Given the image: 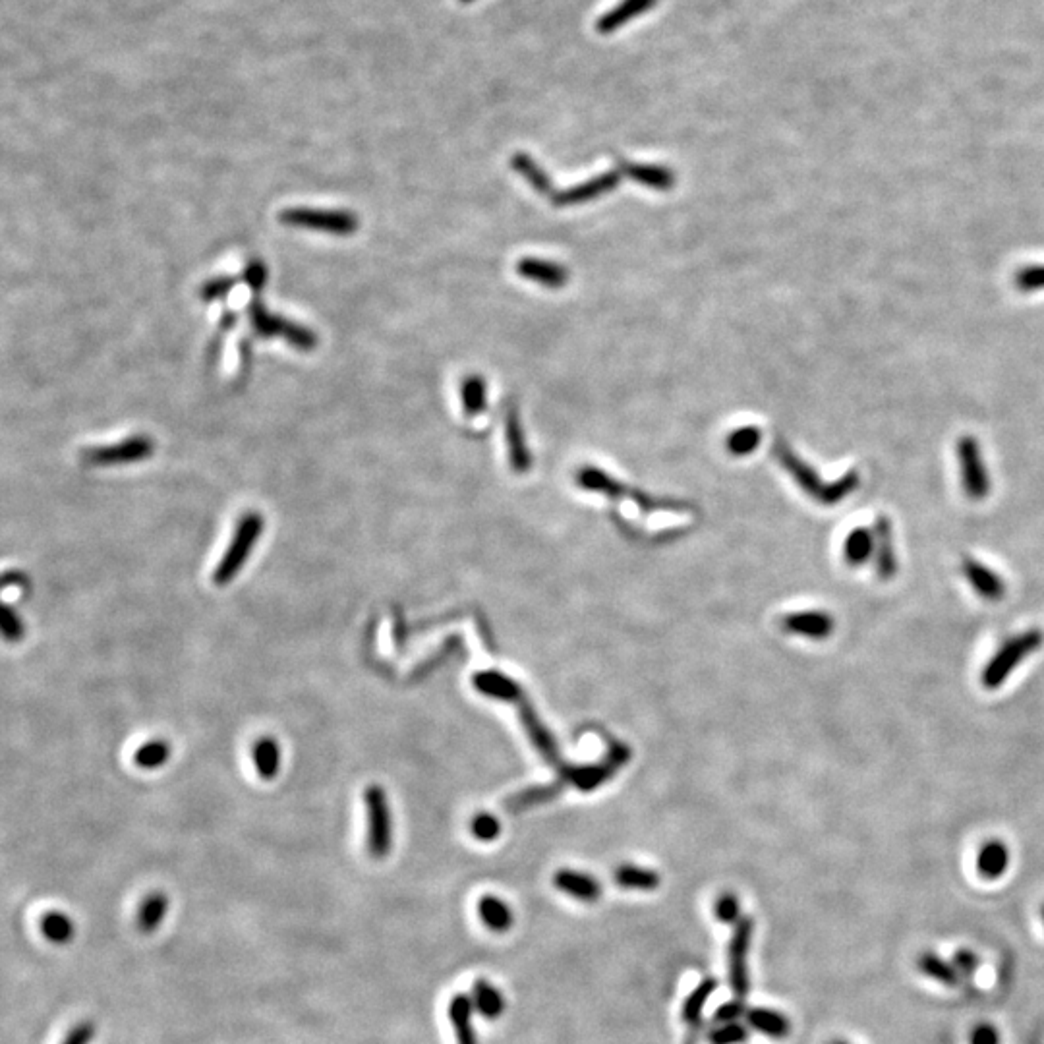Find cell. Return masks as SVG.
Wrapping results in <instances>:
<instances>
[{"instance_id": "cell-1", "label": "cell", "mask_w": 1044, "mask_h": 1044, "mask_svg": "<svg viewBox=\"0 0 1044 1044\" xmlns=\"http://www.w3.org/2000/svg\"><path fill=\"white\" fill-rule=\"evenodd\" d=\"M774 453H776V457H778V461H780L783 468L787 470V474L799 484V488L807 493L809 497H812L816 503H820V505H826V507L840 505L845 497H849L851 493L857 492V488L861 484V476H859L857 470H847L840 480L826 484L816 474V470L812 468L811 464L805 463L783 441L782 437L774 443Z\"/></svg>"}, {"instance_id": "cell-2", "label": "cell", "mask_w": 1044, "mask_h": 1044, "mask_svg": "<svg viewBox=\"0 0 1044 1044\" xmlns=\"http://www.w3.org/2000/svg\"><path fill=\"white\" fill-rule=\"evenodd\" d=\"M263 530H265V519L261 517L260 513L250 511L240 517V521L234 528L231 544L213 571L211 579L215 586H229L232 580L238 577V573L244 569L256 544L260 542Z\"/></svg>"}, {"instance_id": "cell-3", "label": "cell", "mask_w": 1044, "mask_h": 1044, "mask_svg": "<svg viewBox=\"0 0 1044 1044\" xmlns=\"http://www.w3.org/2000/svg\"><path fill=\"white\" fill-rule=\"evenodd\" d=\"M577 482L584 490H590V492L604 493V495L613 497V499H631L642 513H652V511H687V509H691V505H683L679 501L658 499V497L646 495V493L638 492V490H633V488H627L625 484L613 480L606 472H602V470H598L594 466L582 468L579 476H577Z\"/></svg>"}, {"instance_id": "cell-4", "label": "cell", "mask_w": 1044, "mask_h": 1044, "mask_svg": "<svg viewBox=\"0 0 1044 1044\" xmlns=\"http://www.w3.org/2000/svg\"><path fill=\"white\" fill-rule=\"evenodd\" d=\"M1044 635L1041 631H1027L1017 637L1010 638L986 664L983 671V685L994 691L1014 673L1015 667L1025 662L1033 652L1043 646Z\"/></svg>"}, {"instance_id": "cell-5", "label": "cell", "mask_w": 1044, "mask_h": 1044, "mask_svg": "<svg viewBox=\"0 0 1044 1044\" xmlns=\"http://www.w3.org/2000/svg\"><path fill=\"white\" fill-rule=\"evenodd\" d=\"M368 818V851L374 859H385L393 849V814L385 789L372 783L364 791Z\"/></svg>"}, {"instance_id": "cell-6", "label": "cell", "mask_w": 1044, "mask_h": 1044, "mask_svg": "<svg viewBox=\"0 0 1044 1044\" xmlns=\"http://www.w3.org/2000/svg\"><path fill=\"white\" fill-rule=\"evenodd\" d=\"M248 316H250L252 329L261 337H281L289 345L300 348V350H314L316 345H318V337H316L314 331H310V329H306V327H302L298 323H292L289 319L267 312V308L261 304L258 298L250 302Z\"/></svg>"}, {"instance_id": "cell-7", "label": "cell", "mask_w": 1044, "mask_h": 1044, "mask_svg": "<svg viewBox=\"0 0 1044 1044\" xmlns=\"http://www.w3.org/2000/svg\"><path fill=\"white\" fill-rule=\"evenodd\" d=\"M281 223L296 229L348 236L358 231V219L348 211H325L308 207H289L279 215Z\"/></svg>"}, {"instance_id": "cell-8", "label": "cell", "mask_w": 1044, "mask_h": 1044, "mask_svg": "<svg viewBox=\"0 0 1044 1044\" xmlns=\"http://www.w3.org/2000/svg\"><path fill=\"white\" fill-rule=\"evenodd\" d=\"M956 453L963 490L971 499H985L992 490V480L988 476L979 441L971 435H963L957 439Z\"/></svg>"}, {"instance_id": "cell-9", "label": "cell", "mask_w": 1044, "mask_h": 1044, "mask_svg": "<svg viewBox=\"0 0 1044 1044\" xmlns=\"http://www.w3.org/2000/svg\"><path fill=\"white\" fill-rule=\"evenodd\" d=\"M754 921L751 917H741V921L733 928V936L729 940V986L735 998L745 1000L751 988L749 979V952L753 942Z\"/></svg>"}, {"instance_id": "cell-10", "label": "cell", "mask_w": 1044, "mask_h": 1044, "mask_svg": "<svg viewBox=\"0 0 1044 1044\" xmlns=\"http://www.w3.org/2000/svg\"><path fill=\"white\" fill-rule=\"evenodd\" d=\"M155 445L147 435H134L116 445L107 447H91L82 453L84 463L93 466H116V464H132L145 461L153 455Z\"/></svg>"}, {"instance_id": "cell-11", "label": "cell", "mask_w": 1044, "mask_h": 1044, "mask_svg": "<svg viewBox=\"0 0 1044 1044\" xmlns=\"http://www.w3.org/2000/svg\"><path fill=\"white\" fill-rule=\"evenodd\" d=\"M631 758V751L625 745H613L608 760L596 766H579L563 770V776L569 783L579 787L582 791H592L598 785L606 783L627 760Z\"/></svg>"}, {"instance_id": "cell-12", "label": "cell", "mask_w": 1044, "mask_h": 1044, "mask_svg": "<svg viewBox=\"0 0 1044 1044\" xmlns=\"http://www.w3.org/2000/svg\"><path fill=\"white\" fill-rule=\"evenodd\" d=\"M619 182H621V171L617 169V171L600 174V176H596L592 180H586V182H582L575 188H569V190H555V188H551L550 194L546 198H550L551 203L557 205V207L577 205V203L596 200L602 194H608Z\"/></svg>"}, {"instance_id": "cell-13", "label": "cell", "mask_w": 1044, "mask_h": 1044, "mask_svg": "<svg viewBox=\"0 0 1044 1044\" xmlns=\"http://www.w3.org/2000/svg\"><path fill=\"white\" fill-rule=\"evenodd\" d=\"M874 567L882 580H892L898 575V553L894 544V528L886 515L874 522Z\"/></svg>"}, {"instance_id": "cell-14", "label": "cell", "mask_w": 1044, "mask_h": 1044, "mask_svg": "<svg viewBox=\"0 0 1044 1044\" xmlns=\"http://www.w3.org/2000/svg\"><path fill=\"white\" fill-rule=\"evenodd\" d=\"M961 571L965 575L967 582L973 586V590L988 602H1000L1006 594V582L1002 580V577L998 573H994L990 567H986L985 563L973 559V557H965L961 561Z\"/></svg>"}, {"instance_id": "cell-15", "label": "cell", "mask_w": 1044, "mask_h": 1044, "mask_svg": "<svg viewBox=\"0 0 1044 1044\" xmlns=\"http://www.w3.org/2000/svg\"><path fill=\"white\" fill-rule=\"evenodd\" d=\"M519 706V716H521L522 725L526 727V733L530 735V741L534 743V747L538 749V753L542 754L548 762H550L553 768H561V758H559V751H557V745L553 741V737L550 735V731L544 727V724L538 720L536 712L532 710L528 698L522 695L517 702Z\"/></svg>"}, {"instance_id": "cell-16", "label": "cell", "mask_w": 1044, "mask_h": 1044, "mask_svg": "<svg viewBox=\"0 0 1044 1044\" xmlns=\"http://www.w3.org/2000/svg\"><path fill=\"white\" fill-rule=\"evenodd\" d=\"M782 629L791 635L822 640L834 633V619L826 611H797L783 617Z\"/></svg>"}, {"instance_id": "cell-17", "label": "cell", "mask_w": 1044, "mask_h": 1044, "mask_svg": "<svg viewBox=\"0 0 1044 1044\" xmlns=\"http://www.w3.org/2000/svg\"><path fill=\"white\" fill-rule=\"evenodd\" d=\"M553 886L559 892L579 899V901H586V903H592V901L602 898L600 882L594 876H590L586 872H579V870H557L553 874Z\"/></svg>"}, {"instance_id": "cell-18", "label": "cell", "mask_w": 1044, "mask_h": 1044, "mask_svg": "<svg viewBox=\"0 0 1044 1044\" xmlns=\"http://www.w3.org/2000/svg\"><path fill=\"white\" fill-rule=\"evenodd\" d=\"M656 4L658 0H621L596 20V31L609 35L627 26L631 20H637L642 14L650 12Z\"/></svg>"}, {"instance_id": "cell-19", "label": "cell", "mask_w": 1044, "mask_h": 1044, "mask_svg": "<svg viewBox=\"0 0 1044 1044\" xmlns=\"http://www.w3.org/2000/svg\"><path fill=\"white\" fill-rule=\"evenodd\" d=\"M505 437H507L509 461H511L513 470L517 474L528 472V468L532 466V457H530V451H528L526 441H524V432H522L519 412H517V406L515 405L509 406L507 412H505Z\"/></svg>"}, {"instance_id": "cell-20", "label": "cell", "mask_w": 1044, "mask_h": 1044, "mask_svg": "<svg viewBox=\"0 0 1044 1044\" xmlns=\"http://www.w3.org/2000/svg\"><path fill=\"white\" fill-rule=\"evenodd\" d=\"M517 271L524 279L536 281L548 289H561L569 281V271L563 265L551 261L526 258L519 261Z\"/></svg>"}, {"instance_id": "cell-21", "label": "cell", "mask_w": 1044, "mask_h": 1044, "mask_svg": "<svg viewBox=\"0 0 1044 1044\" xmlns=\"http://www.w3.org/2000/svg\"><path fill=\"white\" fill-rule=\"evenodd\" d=\"M447 1014H449V1019H451V1023H453L457 1043L478 1044V1037H476V1033H474V1025H472L474 1004H472V998H470V996H466V994H455V996L451 998V1002H449Z\"/></svg>"}, {"instance_id": "cell-22", "label": "cell", "mask_w": 1044, "mask_h": 1044, "mask_svg": "<svg viewBox=\"0 0 1044 1044\" xmlns=\"http://www.w3.org/2000/svg\"><path fill=\"white\" fill-rule=\"evenodd\" d=\"M252 760L261 780L271 782L281 772V745L273 737H261L252 747Z\"/></svg>"}, {"instance_id": "cell-23", "label": "cell", "mask_w": 1044, "mask_h": 1044, "mask_svg": "<svg viewBox=\"0 0 1044 1044\" xmlns=\"http://www.w3.org/2000/svg\"><path fill=\"white\" fill-rule=\"evenodd\" d=\"M474 687L482 693V695L492 696V698H499V700H509V702H517L524 693H522L521 687L505 677L503 673L499 671H480L474 675L472 679Z\"/></svg>"}, {"instance_id": "cell-24", "label": "cell", "mask_w": 1044, "mask_h": 1044, "mask_svg": "<svg viewBox=\"0 0 1044 1044\" xmlns=\"http://www.w3.org/2000/svg\"><path fill=\"white\" fill-rule=\"evenodd\" d=\"M745 1017H747V1023L751 1029L770 1039H785L791 1033V1021L778 1010L754 1008V1010H749Z\"/></svg>"}, {"instance_id": "cell-25", "label": "cell", "mask_w": 1044, "mask_h": 1044, "mask_svg": "<svg viewBox=\"0 0 1044 1044\" xmlns=\"http://www.w3.org/2000/svg\"><path fill=\"white\" fill-rule=\"evenodd\" d=\"M977 867H979V872L985 878H990V880L1000 878L1010 867V849H1008V845L1000 840L986 841L983 849L979 851Z\"/></svg>"}, {"instance_id": "cell-26", "label": "cell", "mask_w": 1044, "mask_h": 1044, "mask_svg": "<svg viewBox=\"0 0 1044 1044\" xmlns=\"http://www.w3.org/2000/svg\"><path fill=\"white\" fill-rule=\"evenodd\" d=\"M619 171L627 178L637 180L640 184L656 188V190H669L675 184V174L671 173L667 167H660V165L621 163Z\"/></svg>"}, {"instance_id": "cell-27", "label": "cell", "mask_w": 1044, "mask_h": 1044, "mask_svg": "<svg viewBox=\"0 0 1044 1044\" xmlns=\"http://www.w3.org/2000/svg\"><path fill=\"white\" fill-rule=\"evenodd\" d=\"M472 1004L474 1010L486 1019H499L505 1012V998L499 988H495L486 979L476 981L472 986Z\"/></svg>"}, {"instance_id": "cell-28", "label": "cell", "mask_w": 1044, "mask_h": 1044, "mask_svg": "<svg viewBox=\"0 0 1044 1044\" xmlns=\"http://www.w3.org/2000/svg\"><path fill=\"white\" fill-rule=\"evenodd\" d=\"M843 557L849 565L861 567L874 557V530L859 526L851 530L843 542Z\"/></svg>"}, {"instance_id": "cell-29", "label": "cell", "mask_w": 1044, "mask_h": 1044, "mask_svg": "<svg viewBox=\"0 0 1044 1044\" xmlns=\"http://www.w3.org/2000/svg\"><path fill=\"white\" fill-rule=\"evenodd\" d=\"M478 915L482 923L493 932H507L515 923L513 909L495 896H484L478 901Z\"/></svg>"}, {"instance_id": "cell-30", "label": "cell", "mask_w": 1044, "mask_h": 1044, "mask_svg": "<svg viewBox=\"0 0 1044 1044\" xmlns=\"http://www.w3.org/2000/svg\"><path fill=\"white\" fill-rule=\"evenodd\" d=\"M613 880L617 886L625 890H640V892H652L660 886L662 878L656 870L644 869L637 865H623L613 872Z\"/></svg>"}, {"instance_id": "cell-31", "label": "cell", "mask_w": 1044, "mask_h": 1044, "mask_svg": "<svg viewBox=\"0 0 1044 1044\" xmlns=\"http://www.w3.org/2000/svg\"><path fill=\"white\" fill-rule=\"evenodd\" d=\"M169 911V898L163 892L149 894L142 901L138 915H136V927L144 934H151L161 927L165 915Z\"/></svg>"}, {"instance_id": "cell-32", "label": "cell", "mask_w": 1044, "mask_h": 1044, "mask_svg": "<svg viewBox=\"0 0 1044 1044\" xmlns=\"http://www.w3.org/2000/svg\"><path fill=\"white\" fill-rule=\"evenodd\" d=\"M716 988H718V981L712 979V977H708V979H704V981H700L696 985L695 990L689 994V998L685 1000L683 1010H681V1017H683L685 1023H689L691 1027L702 1023L704 1006L708 1004V1000L712 998Z\"/></svg>"}, {"instance_id": "cell-33", "label": "cell", "mask_w": 1044, "mask_h": 1044, "mask_svg": "<svg viewBox=\"0 0 1044 1044\" xmlns=\"http://www.w3.org/2000/svg\"><path fill=\"white\" fill-rule=\"evenodd\" d=\"M39 928H41V934L53 942V944H68L72 942L74 938V932L76 927L72 923V919L66 915V913H60V911H49L41 917L39 921Z\"/></svg>"}, {"instance_id": "cell-34", "label": "cell", "mask_w": 1044, "mask_h": 1044, "mask_svg": "<svg viewBox=\"0 0 1044 1044\" xmlns=\"http://www.w3.org/2000/svg\"><path fill=\"white\" fill-rule=\"evenodd\" d=\"M171 754H173V749L165 739H153L136 749L134 764L140 770H159L161 766H165L169 762Z\"/></svg>"}, {"instance_id": "cell-35", "label": "cell", "mask_w": 1044, "mask_h": 1044, "mask_svg": "<svg viewBox=\"0 0 1044 1044\" xmlns=\"http://www.w3.org/2000/svg\"><path fill=\"white\" fill-rule=\"evenodd\" d=\"M919 969L938 983L946 986H957L961 983V973L957 971L956 965L950 963V961H944L942 957L936 956V954H923L919 957Z\"/></svg>"}, {"instance_id": "cell-36", "label": "cell", "mask_w": 1044, "mask_h": 1044, "mask_svg": "<svg viewBox=\"0 0 1044 1044\" xmlns=\"http://www.w3.org/2000/svg\"><path fill=\"white\" fill-rule=\"evenodd\" d=\"M513 169H515L517 173H521L522 176L532 184V188L538 190L542 196H548V194H550V190L553 188L550 176L544 173V169L538 167V163H536L530 155H526V153H517V155L513 157Z\"/></svg>"}, {"instance_id": "cell-37", "label": "cell", "mask_w": 1044, "mask_h": 1044, "mask_svg": "<svg viewBox=\"0 0 1044 1044\" xmlns=\"http://www.w3.org/2000/svg\"><path fill=\"white\" fill-rule=\"evenodd\" d=\"M461 397L466 416H478L486 408V383L478 376L466 377L461 387Z\"/></svg>"}, {"instance_id": "cell-38", "label": "cell", "mask_w": 1044, "mask_h": 1044, "mask_svg": "<svg viewBox=\"0 0 1044 1044\" xmlns=\"http://www.w3.org/2000/svg\"><path fill=\"white\" fill-rule=\"evenodd\" d=\"M760 441H762V432L754 426H747V428L735 430L727 437V449L731 455L745 457V455L753 453L754 449L760 445Z\"/></svg>"}, {"instance_id": "cell-39", "label": "cell", "mask_w": 1044, "mask_h": 1044, "mask_svg": "<svg viewBox=\"0 0 1044 1044\" xmlns=\"http://www.w3.org/2000/svg\"><path fill=\"white\" fill-rule=\"evenodd\" d=\"M749 1041V1029L741 1023H724L708 1033L710 1044H741Z\"/></svg>"}, {"instance_id": "cell-40", "label": "cell", "mask_w": 1044, "mask_h": 1044, "mask_svg": "<svg viewBox=\"0 0 1044 1044\" xmlns=\"http://www.w3.org/2000/svg\"><path fill=\"white\" fill-rule=\"evenodd\" d=\"M714 913H716L720 923L737 925L741 921V903H739V898L735 894H731V892L722 894L720 898L716 899Z\"/></svg>"}, {"instance_id": "cell-41", "label": "cell", "mask_w": 1044, "mask_h": 1044, "mask_svg": "<svg viewBox=\"0 0 1044 1044\" xmlns=\"http://www.w3.org/2000/svg\"><path fill=\"white\" fill-rule=\"evenodd\" d=\"M1015 287L1023 292L1044 290V265H1029L1015 273Z\"/></svg>"}, {"instance_id": "cell-42", "label": "cell", "mask_w": 1044, "mask_h": 1044, "mask_svg": "<svg viewBox=\"0 0 1044 1044\" xmlns=\"http://www.w3.org/2000/svg\"><path fill=\"white\" fill-rule=\"evenodd\" d=\"M472 836L480 841H493L501 834V824L492 814H478L470 824Z\"/></svg>"}, {"instance_id": "cell-43", "label": "cell", "mask_w": 1044, "mask_h": 1044, "mask_svg": "<svg viewBox=\"0 0 1044 1044\" xmlns=\"http://www.w3.org/2000/svg\"><path fill=\"white\" fill-rule=\"evenodd\" d=\"M0 627H2V637H4V640H8V642H18L26 635V625H24L22 617L18 615V611H14L10 606H4V609H2Z\"/></svg>"}, {"instance_id": "cell-44", "label": "cell", "mask_w": 1044, "mask_h": 1044, "mask_svg": "<svg viewBox=\"0 0 1044 1044\" xmlns=\"http://www.w3.org/2000/svg\"><path fill=\"white\" fill-rule=\"evenodd\" d=\"M234 283H236V279H231V277H217V279H211L209 283L203 285L202 290H200V296H202L205 302L225 298V296L231 292Z\"/></svg>"}, {"instance_id": "cell-45", "label": "cell", "mask_w": 1044, "mask_h": 1044, "mask_svg": "<svg viewBox=\"0 0 1044 1044\" xmlns=\"http://www.w3.org/2000/svg\"><path fill=\"white\" fill-rule=\"evenodd\" d=\"M747 1006L743 1004V1000H733V1002H727L724 1006H720L714 1014V1023H735L739 1017L747 1015Z\"/></svg>"}, {"instance_id": "cell-46", "label": "cell", "mask_w": 1044, "mask_h": 1044, "mask_svg": "<svg viewBox=\"0 0 1044 1044\" xmlns=\"http://www.w3.org/2000/svg\"><path fill=\"white\" fill-rule=\"evenodd\" d=\"M952 963L956 965V969L961 973V977H969V975L977 973V969L981 965V959L975 952L963 948V950H957Z\"/></svg>"}, {"instance_id": "cell-47", "label": "cell", "mask_w": 1044, "mask_h": 1044, "mask_svg": "<svg viewBox=\"0 0 1044 1044\" xmlns=\"http://www.w3.org/2000/svg\"><path fill=\"white\" fill-rule=\"evenodd\" d=\"M93 1037H95V1023L82 1021L72 1027V1031L66 1035L62 1044H89Z\"/></svg>"}, {"instance_id": "cell-48", "label": "cell", "mask_w": 1044, "mask_h": 1044, "mask_svg": "<svg viewBox=\"0 0 1044 1044\" xmlns=\"http://www.w3.org/2000/svg\"><path fill=\"white\" fill-rule=\"evenodd\" d=\"M244 279L246 283L254 290H260L265 285V279H267V269L261 261L254 260L248 263L246 267V273H244Z\"/></svg>"}, {"instance_id": "cell-49", "label": "cell", "mask_w": 1044, "mask_h": 1044, "mask_svg": "<svg viewBox=\"0 0 1044 1044\" xmlns=\"http://www.w3.org/2000/svg\"><path fill=\"white\" fill-rule=\"evenodd\" d=\"M971 1044H1000V1035L992 1025L981 1023L971 1033Z\"/></svg>"}, {"instance_id": "cell-50", "label": "cell", "mask_w": 1044, "mask_h": 1044, "mask_svg": "<svg viewBox=\"0 0 1044 1044\" xmlns=\"http://www.w3.org/2000/svg\"><path fill=\"white\" fill-rule=\"evenodd\" d=\"M832 1044H849V1043H845V1041H834V1043H832Z\"/></svg>"}, {"instance_id": "cell-51", "label": "cell", "mask_w": 1044, "mask_h": 1044, "mask_svg": "<svg viewBox=\"0 0 1044 1044\" xmlns=\"http://www.w3.org/2000/svg\"><path fill=\"white\" fill-rule=\"evenodd\" d=\"M461 2H464V4H468V2H474V0H461Z\"/></svg>"}, {"instance_id": "cell-52", "label": "cell", "mask_w": 1044, "mask_h": 1044, "mask_svg": "<svg viewBox=\"0 0 1044 1044\" xmlns=\"http://www.w3.org/2000/svg\"><path fill=\"white\" fill-rule=\"evenodd\" d=\"M1043 919H1044V909H1043Z\"/></svg>"}]
</instances>
